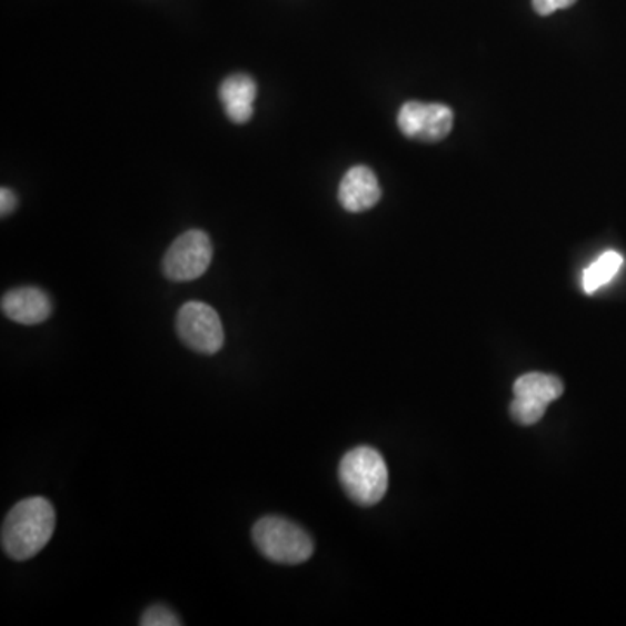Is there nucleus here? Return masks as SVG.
Masks as SVG:
<instances>
[{
    "label": "nucleus",
    "mask_w": 626,
    "mask_h": 626,
    "mask_svg": "<svg viewBox=\"0 0 626 626\" xmlns=\"http://www.w3.org/2000/svg\"><path fill=\"white\" fill-rule=\"evenodd\" d=\"M338 475L348 498L360 507H372L387 495V463L372 447L348 451L339 463Z\"/></svg>",
    "instance_id": "obj_2"
},
{
    "label": "nucleus",
    "mask_w": 626,
    "mask_h": 626,
    "mask_svg": "<svg viewBox=\"0 0 626 626\" xmlns=\"http://www.w3.org/2000/svg\"><path fill=\"white\" fill-rule=\"evenodd\" d=\"M575 2L576 0H533V8L541 17H548V14L559 11V9L570 8Z\"/></svg>",
    "instance_id": "obj_13"
},
{
    "label": "nucleus",
    "mask_w": 626,
    "mask_h": 626,
    "mask_svg": "<svg viewBox=\"0 0 626 626\" xmlns=\"http://www.w3.org/2000/svg\"><path fill=\"white\" fill-rule=\"evenodd\" d=\"M623 265V256L616 251L604 252L597 261L583 274V289L587 295H594L595 291L606 286L607 282L615 279L619 268Z\"/></svg>",
    "instance_id": "obj_11"
},
{
    "label": "nucleus",
    "mask_w": 626,
    "mask_h": 626,
    "mask_svg": "<svg viewBox=\"0 0 626 626\" xmlns=\"http://www.w3.org/2000/svg\"><path fill=\"white\" fill-rule=\"evenodd\" d=\"M2 311L12 322L37 326L51 317V298L39 288H18L6 292Z\"/></svg>",
    "instance_id": "obj_8"
},
{
    "label": "nucleus",
    "mask_w": 626,
    "mask_h": 626,
    "mask_svg": "<svg viewBox=\"0 0 626 626\" xmlns=\"http://www.w3.org/2000/svg\"><path fill=\"white\" fill-rule=\"evenodd\" d=\"M57 527V511L42 496L17 503L2 524V548L12 560L23 563L44 550Z\"/></svg>",
    "instance_id": "obj_1"
},
{
    "label": "nucleus",
    "mask_w": 626,
    "mask_h": 626,
    "mask_svg": "<svg viewBox=\"0 0 626 626\" xmlns=\"http://www.w3.org/2000/svg\"><path fill=\"white\" fill-rule=\"evenodd\" d=\"M176 331L190 350L215 356L225 344L223 324L215 308L202 301H188L178 311Z\"/></svg>",
    "instance_id": "obj_4"
},
{
    "label": "nucleus",
    "mask_w": 626,
    "mask_h": 626,
    "mask_svg": "<svg viewBox=\"0 0 626 626\" xmlns=\"http://www.w3.org/2000/svg\"><path fill=\"white\" fill-rule=\"evenodd\" d=\"M338 199L348 212L371 209L381 199V188L375 172L366 166L351 168L339 183Z\"/></svg>",
    "instance_id": "obj_9"
},
{
    "label": "nucleus",
    "mask_w": 626,
    "mask_h": 626,
    "mask_svg": "<svg viewBox=\"0 0 626 626\" xmlns=\"http://www.w3.org/2000/svg\"><path fill=\"white\" fill-rule=\"evenodd\" d=\"M564 394V384L557 376L529 372L520 376L514 385L511 418L519 425H536L545 416L547 407Z\"/></svg>",
    "instance_id": "obj_6"
},
{
    "label": "nucleus",
    "mask_w": 626,
    "mask_h": 626,
    "mask_svg": "<svg viewBox=\"0 0 626 626\" xmlns=\"http://www.w3.org/2000/svg\"><path fill=\"white\" fill-rule=\"evenodd\" d=\"M17 203L18 199L12 190L6 187L0 190V212H2V216L11 215L17 209Z\"/></svg>",
    "instance_id": "obj_14"
},
{
    "label": "nucleus",
    "mask_w": 626,
    "mask_h": 626,
    "mask_svg": "<svg viewBox=\"0 0 626 626\" xmlns=\"http://www.w3.org/2000/svg\"><path fill=\"white\" fill-rule=\"evenodd\" d=\"M258 95L252 77L236 73L227 77L220 86V101L228 119L236 125H246L255 113V100Z\"/></svg>",
    "instance_id": "obj_10"
},
{
    "label": "nucleus",
    "mask_w": 626,
    "mask_h": 626,
    "mask_svg": "<svg viewBox=\"0 0 626 626\" xmlns=\"http://www.w3.org/2000/svg\"><path fill=\"white\" fill-rule=\"evenodd\" d=\"M453 119H455L453 110L446 105L407 101L400 108L397 122L400 131L409 138L434 143L444 140L451 132Z\"/></svg>",
    "instance_id": "obj_7"
},
{
    "label": "nucleus",
    "mask_w": 626,
    "mask_h": 626,
    "mask_svg": "<svg viewBox=\"0 0 626 626\" xmlns=\"http://www.w3.org/2000/svg\"><path fill=\"white\" fill-rule=\"evenodd\" d=\"M252 541L268 560L286 566L307 563L314 555V541L307 530L276 515H268L255 524Z\"/></svg>",
    "instance_id": "obj_3"
},
{
    "label": "nucleus",
    "mask_w": 626,
    "mask_h": 626,
    "mask_svg": "<svg viewBox=\"0 0 626 626\" xmlns=\"http://www.w3.org/2000/svg\"><path fill=\"white\" fill-rule=\"evenodd\" d=\"M141 626H180L181 622L175 610L166 606H152L141 616Z\"/></svg>",
    "instance_id": "obj_12"
},
{
    "label": "nucleus",
    "mask_w": 626,
    "mask_h": 626,
    "mask_svg": "<svg viewBox=\"0 0 626 626\" xmlns=\"http://www.w3.org/2000/svg\"><path fill=\"white\" fill-rule=\"evenodd\" d=\"M212 261V242L202 230H188L171 244L162 261L165 276L172 282L199 279Z\"/></svg>",
    "instance_id": "obj_5"
}]
</instances>
